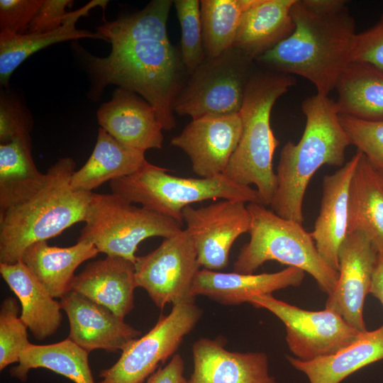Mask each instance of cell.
<instances>
[{
	"instance_id": "cell-21",
	"label": "cell",
	"mask_w": 383,
	"mask_h": 383,
	"mask_svg": "<svg viewBox=\"0 0 383 383\" xmlns=\"http://www.w3.org/2000/svg\"><path fill=\"white\" fill-rule=\"evenodd\" d=\"M137 287L135 263L123 257L106 256L89 262L75 275L72 290L123 319L134 308V290Z\"/></svg>"
},
{
	"instance_id": "cell-37",
	"label": "cell",
	"mask_w": 383,
	"mask_h": 383,
	"mask_svg": "<svg viewBox=\"0 0 383 383\" xmlns=\"http://www.w3.org/2000/svg\"><path fill=\"white\" fill-rule=\"evenodd\" d=\"M43 0H1L0 34L24 35Z\"/></svg>"
},
{
	"instance_id": "cell-14",
	"label": "cell",
	"mask_w": 383,
	"mask_h": 383,
	"mask_svg": "<svg viewBox=\"0 0 383 383\" xmlns=\"http://www.w3.org/2000/svg\"><path fill=\"white\" fill-rule=\"evenodd\" d=\"M378 253L362 233H348L338 251L339 277L328 295L326 308L340 314L360 332L367 331L363 318L365 299L370 292Z\"/></svg>"
},
{
	"instance_id": "cell-19",
	"label": "cell",
	"mask_w": 383,
	"mask_h": 383,
	"mask_svg": "<svg viewBox=\"0 0 383 383\" xmlns=\"http://www.w3.org/2000/svg\"><path fill=\"white\" fill-rule=\"evenodd\" d=\"M362 154L357 150L340 169L323 177L319 214L310 233L320 256L338 272L339 248L348 234L350 184Z\"/></svg>"
},
{
	"instance_id": "cell-38",
	"label": "cell",
	"mask_w": 383,
	"mask_h": 383,
	"mask_svg": "<svg viewBox=\"0 0 383 383\" xmlns=\"http://www.w3.org/2000/svg\"><path fill=\"white\" fill-rule=\"evenodd\" d=\"M352 61L369 63L383 72V13L373 26L356 34Z\"/></svg>"
},
{
	"instance_id": "cell-11",
	"label": "cell",
	"mask_w": 383,
	"mask_h": 383,
	"mask_svg": "<svg viewBox=\"0 0 383 383\" xmlns=\"http://www.w3.org/2000/svg\"><path fill=\"white\" fill-rule=\"evenodd\" d=\"M248 303L268 310L282 321L289 350L303 361L332 355L352 343L362 333L349 325L340 314L326 308L321 311L304 310L272 294L253 296Z\"/></svg>"
},
{
	"instance_id": "cell-8",
	"label": "cell",
	"mask_w": 383,
	"mask_h": 383,
	"mask_svg": "<svg viewBox=\"0 0 383 383\" xmlns=\"http://www.w3.org/2000/svg\"><path fill=\"white\" fill-rule=\"evenodd\" d=\"M85 225L77 240L95 245L106 256L135 262L138 245L152 237L170 238L182 229L176 221L111 194L91 192Z\"/></svg>"
},
{
	"instance_id": "cell-13",
	"label": "cell",
	"mask_w": 383,
	"mask_h": 383,
	"mask_svg": "<svg viewBox=\"0 0 383 383\" xmlns=\"http://www.w3.org/2000/svg\"><path fill=\"white\" fill-rule=\"evenodd\" d=\"M182 216L201 267L213 271L227 267L233 244L248 233L251 222L245 202L228 199L198 209L187 206Z\"/></svg>"
},
{
	"instance_id": "cell-27",
	"label": "cell",
	"mask_w": 383,
	"mask_h": 383,
	"mask_svg": "<svg viewBox=\"0 0 383 383\" xmlns=\"http://www.w3.org/2000/svg\"><path fill=\"white\" fill-rule=\"evenodd\" d=\"M148 163L145 152L123 145L99 128L91 155L73 173L70 184L75 191L93 192L104 183L129 176Z\"/></svg>"
},
{
	"instance_id": "cell-33",
	"label": "cell",
	"mask_w": 383,
	"mask_h": 383,
	"mask_svg": "<svg viewBox=\"0 0 383 383\" xmlns=\"http://www.w3.org/2000/svg\"><path fill=\"white\" fill-rule=\"evenodd\" d=\"M182 30L181 56L188 74H192L206 56L203 42L200 1H174Z\"/></svg>"
},
{
	"instance_id": "cell-26",
	"label": "cell",
	"mask_w": 383,
	"mask_h": 383,
	"mask_svg": "<svg viewBox=\"0 0 383 383\" xmlns=\"http://www.w3.org/2000/svg\"><path fill=\"white\" fill-rule=\"evenodd\" d=\"M289 362L306 375L310 383H340L350 374L383 359V324L361 333L338 352L310 361L287 356Z\"/></svg>"
},
{
	"instance_id": "cell-17",
	"label": "cell",
	"mask_w": 383,
	"mask_h": 383,
	"mask_svg": "<svg viewBox=\"0 0 383 383\" xmlns=\"http://www.w3.org/2000/svg\"><path fill=\"white\" fill-rule=\"evenodd\" d=\"M96 116L100 128L131 149L145 152L162 147L164 128L155 109L134 92L118 87Z\"/></svg>"
},
{
	"instance_id": "cell-40",
	"label": "cell",
	"mask_w": 383,
	"mask_h": 383,
	"mask_svg": "<svg viewBox=\"0 0 383 383\" xmlns=\"http://www.w3.org/2000/svg\"><path fill=\"white\" fill-rule=\"evenodd\" d=\"M184 369L182 356L174 354L165 367L158 369L148 377L146 383H187L184 377Z\"/></svg>"
},
{
	"instance_id": "cell-31",
	"label": "cell",
	"mask_w": 383,
	"mask_h": 383,
	"mask_svg": "<svg viewBox=\"0 0 383 383\" xmlns=\"http://www.w3.org/2000/svg\"><path fill=\"white\" fill-rule=\"evenodd\" d=\"M45 176L34 162L30 136L0 144V209L28 194Z\"/></svg>"
},
{
	"instance_id": "cell-25",
	"label": "cell",
	"mask_w": 383,
	"mask_h": 383,
	"mask_svg": "<svg viewBox=\"0 0 383 383\" xmlns=\"http://www.w3.org/2000/svg\"><path fill=\"white\" fill-rule=\"evenodd\" d=\"M295 0H255L244 12L234 47L257 60L294 29L291 8Z\"/></svg>"
},
{
	"instance_id": "cell-20",
	"label": "cell",
	"mask_w": 383,
	"mask_h": 383,
	"mask_svg": "<svg viewBox=\"0 0 383 383\" xmlns=\"http://www.w3.org/2000/svg\"><path fill=\"white\" fill-rule=\"evenodd\" d=\"M305 272L287 267L273 273L241 274L200 270L192 283L190 295L206 296L224 305H238L255 296L272 294V292L298 287L304 280Z\"/></svg>"
},
{
	"instance_id": "cell-36",
	"label": "cell",
	"mask_w": 383,
	"mask_h": 383,
	"mask_svg": "<svg viewBox=\"0 0 383 383\" xmlns=\"http://www.w3.org/2000/svg\"><path fill=\"white\" fill-rule=\"evenodd\" d=\"M33 118L30 112L14 94L1 91L0 97V144L30 136Z\"/></svg>"
},
{
	"instance_id": "cell-2",
	"label": "cell",
	"mask_w": 383,
	"mask_h": 383,
	"mask_svg": "<svg viewBox=\"0 0 383 383\" xmlns=\"http://www.w3.org/2000/svg\"><path fill=\"white\" fill-rule=\"evenodd\" d=\"M292 34L257 60L275 72L301 76L328 96L352 62L357 33L343 0H295Z\"/></svg>"
},
{
	"instance_id": "cell-18",
	"label": "cell",
	"mask_w": 383,
	"mask_h": 383,
	"mask_svg": "<svg viewBox=\"0 0 383 383\" xmlns=\"http://www.w3.org/2000/svg\"><path fill=\"white\" fill-rule=\"evenodd\" d=\"M223 345L220 338L194 343V370L187 383H280L270 374L265 353L233 352Z\"/></svg>"
},
{
	"instance_id": "cell-30",
	"label": "cell",
	"mask_w": 383,
	"mask_h": 383,
	"mask_svg": "<svg viewBox=\"0 0 383 383\" xmlns=\"http://www.w3.org/2000/svg\"><path fill=\"white\" fill-rule=\"evenodd\" d=\"M89 352L68 338L48 345H30L20 354L18 364L10 374L26 382L31 369L45 368L74 383H95L89 364Z\"/></svg>"
},
{
	"instance_id": "cell-34",
	"label": "cell",
	"mask_w": 383,
	"mask_h": 383,
	"mask_svg": "<svg viewBox=\"0 0 383 383\" xmlns=\"http://www.w3.org/2000/svg\"><path fill=\"white\" fill-rule=\"evenodd\" d=\"M16 299H5L0 307V370L18 362L21 352L30 345L27 326L18 317Z\"/></svg>"
},
{
	"instance_id": "cell-6",
	"label": "cell",
	"mask_w": 383,
	"mask_h": 383,
	"mask_svg": "<svg viewBox=\"0 0 383 383\" xmlns=\"http://www.w3.org/2000/svg\"><path fill=\"white\" fill-rule=\"evenodd\" d=\"M247 207L251 216L250 240L234 262V272L253 274L265 262L274 260L309 273L329 295L339 272L324 262L301 223L282 218L261 204L249 203Z\"/></svg>"
},
{
	"instance_id": "cell-32",
	"label": "cell",
	"mask_w": 383,
	"mask_h": 383,
	"mask_svg": "<svg viewBox=\"0 0 383 383\" xmlns=\"http://www.w3.org/2000/svg\"><path fill=\"white\" fill-rule=\"evenodd\" d=\"M254 1H200L203 42L206 57L219 56L233 46L242 16Z\"/></svg>"
},
{
	"instance_id": "cell-29",
	"label": "cell",
	"mask_w": 383,
	"mask_h": 383,
	"mask_svg": "<svg viewBox=\"0 0 383 383\" xmlns=\"http://www.w3.org/2000/svg\"><path fill=\"white\" fill-rule=\"evenodd\" d=\"M335 89L340 115L383 120V72L376 67L352 61L338 77Z\"/></svg>"
},
{
	"instance_id": "cell-10",
	"label": "cell",
	"mask_w": 383,
	"mask_h": 383,
	"mask_svg": "<svg viewBox=\"0 0 383 383\" xmlns=\"http://www.w3.org/2000/svg\"><path fill=\"white\" fill-rule=\"evenodd\" d=\"M189 299L173 304L145 335L133 340L111 367L102 370L97 383H143L160 362L174 355L183 338L193 330L202 311Z\"/></svg>"
},
{
	"instance_id": "cell-5",
	"label": "cell",
	"mask_w": 383,
	"mask_h": 383,
	"mask_svg": "<svg viewBox=\"0 0 383 383\" xmlns=\"http://www.w3.org/2000/svg\"><path fill=\"white\" fill-rule=\"evenodd\" d=\"M295 83L290 74L270 70L252 74L239 112L241 135L223 174L240 185H255L264 206L270 205L277 188L272 162L279 141L270 126L272 109Z\"/></svg>"
},
{
	"instance_id": "cell-22",
	"label": "cell",
	"mask_w": 383,
	"mask_h": 383,
	"mask_svg": "<svg viewBox=\"0 0 383 383\" xmlns=\"http://www.w3.org/2000/svg\"><path fill=\"white\" fill-rule=\"evenodd\" d=\"M0 273L18 297L20 317L33 335L43 340L55 334L62 319L60 302L54 299L21 260L13 264L0 263Z\"/></svg>"
},
{
	"instance_id": "cell-1",
	"label": "cell",
	"mask_w": 383,
	"mask_h": 383,
	"mask_svg": "<svg viewBox=\"0 0 383 383\" xmlns=\"http://www.w3.org/2000/svg\"><path fill=\"white\" fill-rule=\"evenodd\" d=\"M173 4L153 0L138 12L104 20L96 32L111 45L104 57L77 49L90 77L91 100H98L108 85L134 92L153 106L166 131L176 126L174 106L188 74L167 35Z\"/></svg>"
},
{
	"instance_id": "cell-16",
	"label": "cell",
	"mask_w": 383,
	"mask_h": 383,
	"mask_svg": "<svg viewBox=\"0 0 383 383\" xmlns=\"http://www.w3.org/2000/svg\"><path fill=\"white\" fill-rule=\"evenodd\" d=\"M60 302L69 319L68 338L89 353L96 349L123 350L141 334L108 308L75 291Z\"/></svg>"
},
{
	"instance_id": "cell-9",
	"label": "cell",
	"mask_w": 383,
	"mask_h": 383,
	"mask_svg": "<svg viewBox=\"0 0 383 383\" xmlns=\"http://www.w3.org/2000/svg\"><path fill=\"white\" fill-rule=\"evenodd\" d=\"M253 60L234 46L219 56L206 57L187 78L174 111L192 119L238 113Z\"/></svg>"
},
{
	"instance_id": "cell-3",
	"label": "cell",
	"mask_w": 383,
	"mask_h": 383,
	"mask_svg": "<svg viewBox=\"0 0 383 383\" xmlns=\"http://www.w3.org/2000/svg\"><path fill=\"white\" fill-rule=\"evenodd\" d=\"M75 167L72 157L60 158L38 187L0 209V263H16L33 243L85 221L91 192L72 188Z\"/></svg>"
},
{
	"instance_id": "cell-4",
	"label": "cell",
	"mask_w": 383,
	"mask_h": 383,
	"mask_svg": "<svg viewBox=\"0 0 383 383\" xmlns=\"http://www.w3.org/2000/svg\"><path fill=\"white\" fill-rule=\"evenodd\" d=\"M301 110L306 118L297 143L282 148L277 168V188L270 204L278 216L302 223L304 197L311 178L324 165L342 167L351 145L340 122L335 101L316 93L305 99Z\"/></svg>"
},
{
	"instance_id": "cell-39",
	"label": "cell",
	"mask_w": 383,
	"mask_h": 383,
	"mask_svg": "<svg viewBox=\"0 0 383 383\" xmlns=\"http://www.w3.org/2000/svg\"><path fill=\"white\" fill-rule=\"evenodd\" d=\"M73 4L70 0H43L31 21L28 33H43L60 28L69 12L67 7Z\"/></svg>"
},
{
	"instance_id": "cell-24",
	"label": "cell",
	"mask_w": 383,
	"mask_h": 383,
	"mask_svg": "<svg viewBox=\"0 0 383 383\" xmlns=\"http://www.w3.org/2000/svg\"><path fill=\"white\" fill-rule=\"evenodd\" d=\"M99 252L94 244L84 240L65 248L43 240L28 246L21 260L52 297L62 299L72 291L77 268Z\"/></svg>"
},
{
	"instance_id": "cell-35",
	"label": "cell",
	"mask_w": 383,
	"mask_h": 383,
	"mask_svg": "<svg viewBox=\"0 0 383 383\" xmlns=\"http://www.w3.org/2000/svg\"><path fill=\"white\" fill-rule=\"evenodd\" d=\"M339 118L350 144L383 174V120L366 121L345 115Z\"/></svg>"
},
{
	"instance_id": "cell-15",
	"label": "cell",
	"mask_w": 383,
	"mask_h": 383,
	"mask_svg": "<svg viewBox=\"0 0 383 383\" xmlns=\"http://www.w3.org/2000/svg\"><path fill=\"white\" fill-rule=\"evenodd\" d=\"M242 132L240 113L208 116L192 121L171 145L182 150L200 177L223 174L239 143Z\"/></svg>"
},
{
	"instance_id": "cell-7",
	"label": "cell",
	"mask_w": 383,
	"mask_h": 383,
	"mask_svg": "<svg viewBox=\"0 0 383 383\" xmlns=\"http://www.w3.org/2000/svg\"><path fill=\"white\" fill-rule=\"evenodd\" d=\"M167 171L149 162L129 176L110 182L111 193L180 225L183 223V209L204 200L219 199L261 204L256 189L240 185L224 174L206 178L180 177Z\"/></svg>"
},
{
	"instance_id": "cell-41",
	"label": "cell",
	"mask_w": 383,
	"mask_h": 383,
	"mask_svg": "<svg viewBox=\"0 0 383 383\" xmlns=\"http://www.w3.org/2000/svg\"><path fill=\"white\" fill-rule=\"evenodd\" d=\"M370 293L377 298L383 306V259L379 257L373 274Z\"/></svg>"
},
{
	"instance_id": "cell-28",
	"label": "cell",
	"mask_w": 383,
	"mask_h": 383,
	"mask_svg": "<svg viewBox=\"0 0 383 383\" xmlns=\"http://www.w3.org/2000/svg\"><path fill=\"white\" fill-rule=\"evenodd\" d=\"M108 1H92L77 9L69 12L64 23L58 28L43 33L24 35L0 34V83L7 87L11 74L30 55L50 45L80 38L106 40L99 33H91L76 28L77 21L87 16L94 7L101 6L104 9Z\"/></svg>"
},
{
	"instance_id": "cell-12",
	"label": "cell",
	"mask_w": 383,
	"mask_h": 383,
	"mask_svg": "<svg viewBox=\"0 0 383 383\" xmlns=\"http://www.w3.org/2000/svg\"><path fill=\"white\" fill-rule=\"evenodd\" d=\"M200 267L194 240L186 229L182 230L164 238L151 252L137 256V286L143 288L162 309L167 304L195 299L190 291Z\"/></svg>"
},
{
	"instance_id": "cell-23",
	"label": "cell",
	"mask_w": 383,
	"mask_h": 383,
	"mask_svg": "<svg viewBox=\"0 0 383 383\" xmlns=\"http://www.w3.org/2000/svg\"><path fill=\"white\" fill-rule=\"evenodd\" d=\"M364 233L383 259V174L362 154L352 177L348 204V233Z\"/></svg>"
}]
</instances>
